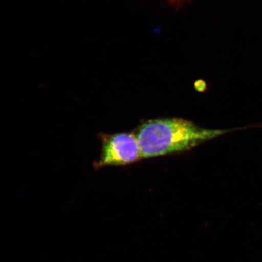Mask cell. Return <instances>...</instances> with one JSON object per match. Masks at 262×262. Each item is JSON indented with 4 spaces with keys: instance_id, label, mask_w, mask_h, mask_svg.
Returning <instances> with one entry per match:
<instances>
[{
    "instance_id": "4",
    "label": "cell",
    "mask_w": 262,
    "mask_h": 262,
    "mask_svg": "<svg viewBox=\"0 0 262 262\" xmlns=\"http://www.w3.org/2000/svg\"><path fill=\"white\" fill-rule=\"evenodd\" d=\"M165 1L168 2L170 4L174 5V6H179L182 0H165Z\"/></svg>"
},
{
    "instance_id": "1",
    "label": "cell",
    "mask_w": 262,
    "mask_h": 262,
    "mask_svg": "<svg viewBox=\"0 0 262 262\" xmlns=\"http://www.w3.org/2000/svg\"><path fill=\"white\" fill-rule=\"evenodd\" d=\"M231 130H208L177 117L151 119L141 123L135 133L142 158L183 152Z\"/></svg>"
},
{
    "instance_id": "2",
    "label": "cell",
    "mask_w": 262,
    "mask_h": 262,
    "mask_svg": "<svg viewBox=\"0 0 262 262\" xmlns=\"http://www.w3.org/2000/svg\"><path fill=\"white\" fill-rule=\"evenodd\" d=\"M101 152L95 169L106 166H124L142 159L139 141L135 133L101 134Z\"/></svg>"
},
{
    "instance_id": "3",
    "label": "cell",
    "mask_w": 262,
    "mask_h": 262,
    "mask_svg": "<svg viewBox=\"0 0 262 262\" xmlns=\"http://www.w3.org/2000/svg\"><path fill=\"white\" fill-rule=\"evenodd\" d=\"M204 85L205 82H203V81H198V82H196L195 83V88L198 91H204Z\"/></svg>"
}]
</instances>
